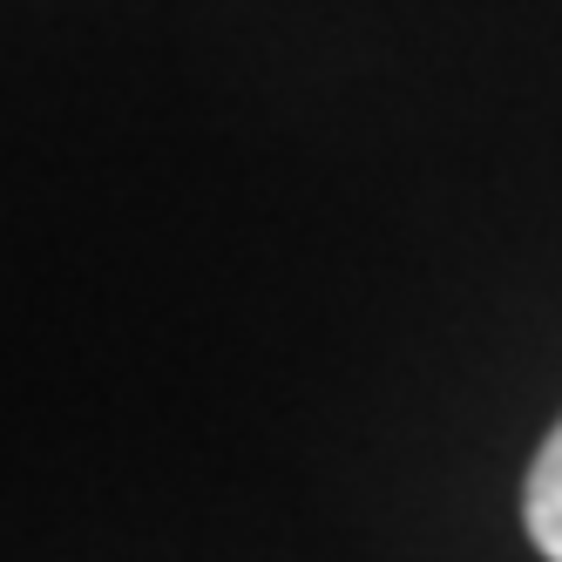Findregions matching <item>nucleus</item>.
Listing matches in <instances>:
<instances>
[{"mask_svg": "<svg viewBox=\"0 0 562 562\" xmlns=\"http://www.w3.org/2000/svg\"><path fill=\"white\" fill-rule=\"evenodd\" d=\"M521 521H529V542H536L549 562H562V420H555V434L542 440V454H536V468H529V488H521Z\"/></svg>", "mask_w": 562, "mask_h": 562, "instance_id": "f257e3e1", "label": "nucleus"}]
</instances>
